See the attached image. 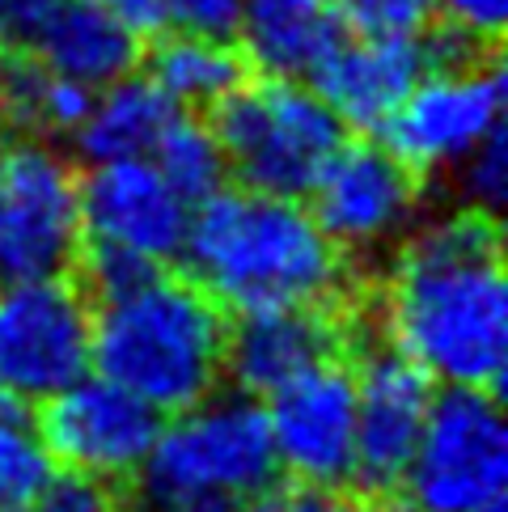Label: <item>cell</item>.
<instances>
[{
    "mask_svg": "<svg viewBox=\"0 0 508 512\" xmlns=\"http://www.w3.org/2000/svg\"><path fill=\"white\" fill-rule=\"evenodd\" d=\"M496 127H504L500 68L483 60L479 47L445 34V43H432V64L424 77L381 123V140L415 174H441L458 170Z\"/></svg>",
    "mask_w": 508,
    "mask_h": 512,
    "instance_id": "cell-7",
    "label": "cell"
},
{
    "mask_svg": "<svg viewBox=\"0 0 508 512\" xmlns=\"http://www.w3.org/2000/svg\"><path fill=\"white\" fill-rule=\"evenodd\" d=\"M149 81L178 111H212L225 94H233L246 81V60L225 34L174 30L153 51Z\"/></svg>",
    "mask_w": 508,
    "mask_h": 512,
    "instance_id": "cell-20",
    "label": "cell"
},
{
    "mask_svg": "<svg viewBox=\"0 0 508 512\" xmlns=\"http://www.w3.org/2000/svg\"><path fill=\"white\" fill-rule=\"evenodd\" d=\"M174 115H178V106L161 94L149 77L127 72V77L89 94L85 115L68 140L77 144V153L89 166H98V161L149 157L157 136L166 132V123Z\"/></svg>",
    "mask_w": 508,
    "mask_h": 512,
    "instance_id": "cell-19",
    "label": "cell"
},
{
    "mask_svg": "<svg viewBox=\"0 0 508 512\" xmlns=\"http://www.w3.org/2000/svg\"><path fill=\"white\" fill-rule=\"evenodd\" d=\"M508 428L492 390L441 386L432 394L403 487L420 512H483L504 504Z\"/></svg>",
    "mask_w": 508,
    "mask_h": 512,
    "instance_id": "cell-8",
    "label": "cell"
},
{
    "mask_svg": "<svg viewBox=\"0 0 508 512\" xmlns=\"http://www.w3.org/2000/svg\"><path fill=\"white\" fill-rule=\"evenodd\" d=\"M149 161L187 204H199V199H208L212 191H221L229 178L221 140H216L212 123H199L191 111H178L166 123V132L157 136Z\"/></svg>",
    "mask_w": 508,
    "mask_h": 512,
    "instance_id": "cell-22",
    "label": "cell"
},
{
    "mask_svg": "<svg viewBox=\"0 0 508 512\" xmlns=\"http://www.w3.org/2000/svg\"><path fill=\"white\" fill-rule=\"evenodd\" d=\"M432 17H441L449 39L466 47H492L504 34L508 0H432Z\"/></svg>",
    "mask_w": 508,
    "mask_h": 512,
    "instance_id": "cell-27",
    "label": "cell"
},
{
    "mask_svg": "<svg viewBox=\"0 0 508 512\" xmlns=\"http://www.w3.org/2000/svg\"><path fill=\"white\" fill-rule=\"evenodd\" d=\"M432 64V43L424 34H360L343 30L339 43L326 51L310 72L318 98L339 115L343 127L381 132L407 89Z\"/></svg>",
    "mask_w": 508,
    "mask_h": 512,
    "instance_id": "cell-15",
    "label": "cell"
},
{
    "mask_svg": "<svg viewBox=\"0 0 508 512\" xmlns=\"http://www.w3.org/2000/svg\"><path fill=\"white\" fill-rule=\"evenodd\" d=\"M343 326L335 305H271L246 309L238 322H229L225 343V373L238 381V390L263 398L301 369L339 356Z\"/></svg>",
    "mask_w": 508,
    "mask_h": 512,
    "instance_id": "cell-16",
    "label": "cell"
},
{
    "mask_svg": "<svg viewBox=\"0 0 508 512\" xmlns=\"http://www.w3.org/2000/svg\"><path fill=\"white\" fill-rule=\"evenodd\" d=\"M453 178H458L466 208H479V212L492 216L508 195V136H504V127H496L483 144H475V153L462 161Z\"/></svg>",
    "mask_w": 508,
    "mask_h": 512,
    "instance_id": "cell-25",
    "label": "cell"
},
{
    "mask_svg": "<svg viewBox=\"0 0 508 512\" xmlns=\"http://www.w3.org/2000/svg\"><path fill=\"white\" fill-rule=\"evenodd\" d=\"M343 30L335 0H242L229 39H238L242 60L263 77L310 81Z\"/></svg>",
    "mask_w": 508,
    "mask_h": 512,
    "instance_id": "cell-17",
    "label": "cell"
},
{
    "mask_svg": "<svg viewBox=\"0 0 508 512\" xmlns=\"http://www.w3.org/2000/svg\"><path fill=\"white\" fill-rule=\"evenodd\" d=\"M94 5L119 13L123 22H132L140 34L161 22V0H94Z\"/></svg>",
    "mask_w": 508,
    "mask_h": 512,
    "instance_id": "cell-31",
    "label": "cell"
},
{
    "mask_svg": "<svg viewBox=\"0 0 508 512\" xmlns=\"http://www.w3.org/2000/svg\"><path fill=\"white\" fill-rule=\"evenodd\" d=\"M246 512H365L356 500H348L339 487H301L297 491H276L259 496Z\"/></svg>",
    "mask_w": 508,
    "mask_h": 512,
    "instance_id": "cell-30",
    "label": "cell"
},
{
    "mask_svg": "<svg viewBox=\"0 0 508 512\" xmlns=\"http://www.w3.org/2000/svg\"><path fill=\"white\" fill-rule=\"evenodd\" d=\"M89 94L68 77H56L39 60H13L0 68V115L30 136H72L89 106Z\"/></svg>",
    "mask_w": 508,
    "mask_h": 512,
    "instance_id": "cell-21",
    "label": "cell"
},
{
    "mask_svg": "<svg viewBox=\"0 0 508 512\" xmlns=\"http://www.w3.org/2000/svg\"><path fill=\"white\" fill-rule=\"evenodd\" d=\"M30 56L56 77L85 89H102L140 64V30L94 0H64V9L43 26Z\"/></svg>",
    "mask_w": 508,
    "mask_h": 512,
    "instance_id": "cell-18",
    "label": "cell"
},
{
    "mask_svg": "<svg viewBox=\"0 0 508 512\" xmlns=\"http://www.w3.org/2000/svg\"><path fill=\"white\" fill-rule=\"evenodd\" d=\"M0 68H5V60H0Z\"/></svg>",
    "mask_w": 508,
    "mask_h": 512,
    "instance_id": "cell-34",
    "label": "cell"
},
{
    "mask_svg": "<svg viewBox=\"0 0 508 512\" xmlns=\"http://www.w3.org/2000/svg\"><path fill=\"white\" fill-rule=\"evenodd\" d=\"M437 394L420 364L407 360L398 347H373L356 369V466L352 483L373 496L403 487L415 441Z\"/></svg>",
    "mask_w": 508,
    "mask_h": 512,
    "instance_id": "cell-14",
    "label": "cell"
},
{
    "mask_svg": "<svg viewBox=\"0 0 508 512\" xmlns=\"http://www.w3.org/2000/svg\"><path fill=\"white\" fill-rule=\"evenodd\" d=\"M212 111V132L221 140L225 170L238 178V187L267 195L305 199L322 166L348 136L339 115L301 77L242 81Z\"/></svg>",
    "mask_w": 508,
    "mask_h": 512,
    "instance_id": "cell-5",
    "label": "cell"
},
{
    "mask_svg": "<svg viewBox=\"0 0 508 512\" xmlns=\"http://www.w3.org/2000/svg\"><path fill=\"white\" fill-rule=\"evenodd\" d=\"M483 512H504V504H492V508H483Z\"/></svg>",
    "mask_w": 508,
    "mask_h": 512,
    "instance_id": "cell-33",
    "label": "cell"
},
{
    "mask_svg": "<svg viewBox=\"0 0 508 512\" xmlns=\"http://www.w3.org/2000/svg\"><path fill=\"white\" fill-rule=\"evenodd\" d=\"M381 326L437 386L496 390L508 364V280L492 216L462 204L411 225L386 271Z\"/></svg>",
    "mask_w": 508,
    "mask_h": 512,
    "instance_id": "cell-1",
    "label": "cell"
},
{
    "mask_svg": "<svg viewBox=\"0 0 508 512\" xmlns=\"http://www.w3.org/2000/svg\"><path fill=\"white\" fill-rule=\"evenodd\" d=\"M17 512H123V508L115 496V483L64 466V470H51L43 487Z\"/></svg>",
    "mask_w": 508,
    "mask_h": 512,
    "instance_id": "cell-24",
    "label": "cell"
},
{
    "mask_svg": "<svg viewBox=\"0 0 508 512\" xmlns=\"http://www.w3.org/2000/svg\"><path fill=\"white\" fill-rule=\"evenodd\" d=\"M56 470L30 402L0 394V512H17Z\"/></svg>",
    "mask_w": 508,
    "mask_h": 512,
    "instance_id": "cell-23",
    "label": "cell"
},
{
    "mask_svg": "<svg viewBox=\"0 0 508 512\" xmlns=\"http://www.w3.org/2000/svg\"><path fill=\"white\" fill-rule=\"evenodd\" d=\"M191 212L149 157L98 161L81 178V259L94 292L183 259Z\"/></svg>",
    "mask_w": 508,
    "mask_h": 512,
    "instance_id": "cell-6",
    "label": "cell"
},
{
    "mask_svg": "<svg viewBox=\"0 0 508 512\" xmlns=\"http://www.w3.org/2000/svg\"><path fill=\"white\" fill-rule=\"evenodd\" d=\"M242 0H161V22L170 30H195V34H233Z\"/></svg>",
    "mask_w": 508,
    "mask_h": 512,
    "instance_id": "cell-28",
    "label": "cell"
},
{
    "mask_svg": "<svg viewBox=\"0 0 508 512\" xmlns=\"http://www.w3.org/2000/svg\"><path fill=\"white\" fill-rule=\"evenodd\" d=\"M60 9L64 0H0V47L30 51Z\"/></svg>",
    "mask_w": 508,
    "mask_h": 512,
    "instance_id": "cell-29",
    "label": "cell"
},
{
    "mask_svg": "<svg viewBox=\"0 0 508 512\" xmlns=\"http://www.w3.org/2000/svg\"><path fill=\"white\" fill-rule=\"evenodd\" d=\"M348 30L360 34H424L432 0H335Z\"/></svg>",
    "mask_w": 508,
    "mask_h": 512,
    "instance_id": "cell-26",
    "label": "cell"
},
{
    "mask_svg": "<svg viewBox=\"0 0 508 512\" xmlns=\"http://www.w3.org/2000/svg\"><path fill=\"white\" fill-rule=\"evenodd\" d=\"M39 407V428L51 457L68 470L98 474L106 483L136 479L157 441L161 419H166L144 398L94 369H85Z\"/></svg>",
    "mask_w": 508,
    "mask_h": 512,
    "instance_id": "cell-13",
    "label": "cell"
},
{
    "mask_svg": "<svg viewBox=\"0 0 508 512\" xmlns=\"http://www.w3.org/2000/svg\"><path fill=\"white\" fill-rule=\"evenodd\" d=\"M305 195L322 233L348 259L394 250L420 221V174L386 140L343 136Z\"/></svg>",
    "mask_w": 508,
    "mask_h": 512,
    "instance_id": "cell-11",
    "label": "cell"
},
{
    "mask_svg": "<svg viewBox=\"0 0 508 512\" xmlns=\"http://www.w3.org/2000/svg\"><path fill=\"white\" fill-rule=\"evenodd\" d=\"M94 309L68 276L0 280V394L39 407L89 369Z\"/></svg>",
    "mask_w": 508,
    "mask_h": 512,
    "instance_id": "cell-10",
    "label": "cell"
},
{
    "mask_svg": "<svg viewBox=\"0 0 508 512\" xmlns=\"http://www.w3.org/2000/svg\"><path fill=\"white\" fill-rule=\"evenodd\" d=\"M390 512H420V508H411V504H407V508H390Z\"/></svg>",
    "mask_w": 508,
    "mask_h": 512,
    "instance_id": "cell-32",
    "label": "cell"
},
{
    "mask_svg": "<svg viewBox=\"0 0 508 512\" xmlns=\"http://www.w3.org/2000/svg\"><path fill=\"white\" fill-rule=\"evenodd\" d=\"M140 500H204L250 508L280 479L263 402L238 390H212L170 411L140 466Z\"/></svg>",
    "mask_w": 508,
    "mask_h": 512,
    "instance_id": "cell-4",
    "label": "cell"
},
{
    "mask_svg": "<svg viewBox=\"0 0 508 512\" xmlns=\"http://www.w3.org/2000/svg\"><path fill=\"white\" fill-rule=\"evenodd\" d=\"M81 263V174L51 136L0 144V280L68 276Z\"/></svg>",
    "mask_w": 508,
    "mask_h": 512,
    "instance_id": "cell-9",
    "label": "cell"
},
{
    "mask_svg": "<svg viewBox=\"0 0 508 512\" xmlns=\"http://www.w3.org/2000/svg\"><path fill=\"white\" fill-rule=\"evenodd\" d=\"M183 259L191 280L233 314L335 305L348 284V254L322 233L305 199L250 187H221L199 199Z\"/></svg>",
    "mask_w": 508,
    "mask_h": 512,
    "instance_id": "cell-2",
    "label": "cell"
},
{
    "mask_svg": "<svg viewBox=\"0 0 508 512\" xmlns=\"http://www.w3.org/2000/svg\"><path fill=\"white\" fill-rule=\"evenodd\" d=\"M276 466L301 487H343L356 466V369L326 356L263 394Z\"/></svg>",
    "mask_w": 508,
    "mask_h": 512,
    "instance_id": "cell-12",
    "label": "cell"
},
{
    "mask_svg": "<svg viewBox=\"0 0 508 512\" xmlns=\"http://www.w3.org/2000/svg\"><path fill=\"white\" fill-rule=\"evenodd\" d=\"M89 369L119 381L153 411H183L221 390L229 318L191 276L166 267L98 288L89 301Z\"/></svg>",
    "mask_w": 508,
    "mask_h": 512,
    "instance_id": "cell-3",
    "label": "cell"
}]
</instances>
